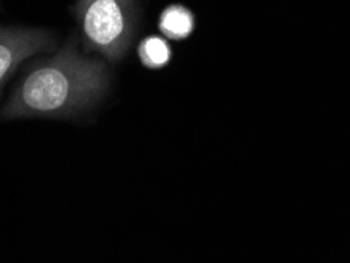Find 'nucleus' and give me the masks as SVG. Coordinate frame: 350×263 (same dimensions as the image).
Instances as JSON below:
<instances>
[{
  "label": "nucleus",
  "mask_w": 350,
  "mask_h": 263,
  "mask_svg": "<svg viewBox=\"0 0 350 263\" xmlns=\"http://www.w3.org/2000/svg\"><path fill=\"white\" fill-rule=\"evenodd\" d=\"M105 61L82 54L78 37H71L51 57L25 70L19 84L0 111V120L62 118L94 109L109 90Z\"/></svg>",
  "instance_id": "obj_1"
},
{
  "label": "nucleus",
  "mask_w": 350,
  "mask_h": 263,
  "mask_svg": "<svg viewBox=\"0 0 350 263\" xmlns=\"http://www.w3.org/2000/svg\"><path fill=\"white\" fill-rule=\"evenodd\" d=\"M73 14L85 53L120 61L135 43L141 19L137 0H76Z\"/></svg>",
  "instance_id": "obj_2"
},
{
  "label": "nucleus",
  "mask_w": 350,
  "mask_h": 263,
  "mask_svg": "<svg viewBox=\"0 0 350 263\" xmlns=\"http://www.w3.org/2000/svg\"><path fill=\"white\" fill-rule=\"evenodd\" d=\"M55 46L57 40L51 30L0 27V92L25 59L54 51Z\"/></svg>",
  "instance_id": "obj_3"
},
{
  "label": "nucleus",
  "mask_w": 350,
  "mask_h": 263,
  "mask_svg": "<svg viewBox=\"0 0 350 263\" xmlns=\"http://www.w3.org/2000/svg\"><path fill=\"white\" fill-rule=\"evenodd\" d=\"M196 29V16L188 7L180 3L167 5L159 13L158 30L163 37L174 41L187 40L193 35Z\"/></svg>",
  "instance_id": "obj_4"
},
{
  "label": "nucleus",
  "mask_w": 350,
  "mask_h": 263,
  "mask_svg": "<svg viewBox=\"0 0 350 263\" xmlns=\"http://www.w3.org/2000/svg\"><path fill=\"white\" fill-rule=\"evenodd\" d=\"M137 55L141 64L148 70H161L172 60V49L161 37H147L137 46Z\"/></svg>",
  "instance_id": "obj_5"
}]
</instances>
